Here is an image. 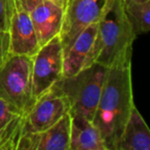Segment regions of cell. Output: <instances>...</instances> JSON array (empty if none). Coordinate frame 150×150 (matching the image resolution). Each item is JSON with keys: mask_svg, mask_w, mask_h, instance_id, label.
Listing matches in <instances>:
<instances>
[{"mask_svg": "<svg viewBox=\"0 0 150 150\" xmlns=\"http://www.w3.org/2000/svg\"><path fill=\"white\" fill-rule=\"evenodd\" d=\"M24 114L18 115L5 127L0 129V150H17L21 138Z\"/></svg>", "mask_w": 150, "mask_h": 150, "instance_id": "cell-15", "label": "cell"}, {"mask_svg": "<svg viewBox=\"0 0 150 150\" xmlns=\"http://www.w3.org/2000/svg\"><path fill=\"white\" fill-rule=\"evenodd\" d=\"M116 150H150V129L136 106L125 123Z\"/></svg>", "mask_w": 150, "mask_h": 150, "instance_id": "cell-13", "label": "cell"}, {"mask_svg": "<svg viewBox=\"0 0 150 150\" xmlns=\"http://www.w3.org/2000/svg\"><path fill=\"white\" fill-rule=\"evenodd\" d=\"M136 38L123 11L122 0H109L98 22L93 63H99L108 69L131 67L132 50Z\"/></svg>", "mask_w": 150, "mask_h": 150, "instance_id": "cell-2", "label": "cell"}, {"mask_svg": "<svg viewBox=\"0 0 150 150\" xmlns=\"http://www.w3.org/2000/svg\"><path fill=\"white\" fill-rule=\"evenodd\" d=\"M123 11L136 37L150 30V0H122Z\"/></svg>", "mask_w": 150, "mask_h": 150, "instance_id": "cell-14", "label": "cell"}, {"mask_svg": "<svg viewBox=\"0 0 150 150\" xmlns=\"http://www.w3.org/2000/svg\"><path fill=\"white\" fill-rule=\"evenodd\" d=\"M31 57L11 54L0 68V97L21 113L35 102L32 83Z\"/></svg>", "mask_w": 150, "mask_h": 150, "instance_id": "cell-4", "label": "cell"}, {"mask_svg": "<svg viewBox=\"0 0 150 150\" xmlns=\"http://www.w3.org/2000/svg\"><path fill=\"white\" fill-rule=\"evenodd\" d=\"M42 0H20V2L22 3L23 7L26 9L27 11H31L34 7H36Z\"/></svg>", "mask_w": 150, "mask_h": 150, "instance_id": "cell-19", "label": "cell"}, {"mask_svg": "<svg viewBox=\"0 0 150 150\" xmlns=\"http://www.w3.org/2000/svg\"><path fill=\"white\" fill-rule=\"evenodd\" d=\"M139 1H144V0H139Z\"/></svg>", "mask_w": 150, "mask_h": 150, "instance_id": "cell-21", "label": "cell"}, {"mask_svg": "<svg viewBox=\"0 0 150 150\" xmlns=\"http://www.w3.org/2000/svg\"><path fill=\"white\" fill-rule=\"evenodd\" d=\"M9 50V34L7 31L0 30V68L4 65L7 59L11 57Z\"/></svg>", "mask_w": 150, "mask_h": 150, "instance_id": "cell-18", "label": "cell"}, {"mask_svg": "<svg viewBox=\"0 0 150 150\" xmlns=\"http://www.w3.org/2000/svg\"><path fill=\"white\" fill-rule=\"evenodd\" d=\"M68 113V102L58 84L54 83L50 90L38 97L33 106L24 114L21 136L40 133Z\"/></svg>", "mask_w": 150, "mask_h": 150, "instance_id": "cell-5", "label": "cell"}, {"mask_svg": "<svg viewBox=\"0 0 150 150\" xmlns=\"http://www.w3.org/2000/svg\"><path fill=\"white\" fill-rule=\"evenodd\" d=\"M71 116L66 114L48 129L22 135L17 150H70Z\"/></svg>", "mask_w": 150, "mask_h": 150, "instance_id": "cell-9", "label": "cell"}, {"mask_svg": "<svg viewBox=\"0 0 150 150\" xmlns=\"http://www.w3.org/2000/svg\"><path fill=\"white\" fill-rule=\"evenodd\" d=\"M29 13L40 47L60 35L64 16L63 6L48 0H42Z\"/></svg>", "mask_w": 150, "mask_h": 150, "instance_id": "cell-11", "label": "cell"}, {"mask_svg": "<svg viewBox=\"0 0 150 150\" xmlns=\"http://www.w3.org/2000/svg\"><path fill=\"white\" fill-rule=\"evenodd\" d=\"M108 70L99 63H93L75 75L57 82L68 102L71 116L81 115L93 121Z\"/></svg>", "mask_w": 150, "mask_h": 150, "instance_id": "cell-3", "label": "cell"}, {"mask_svg": "<svg viewBox=\"0 0 150 150\" xmlns=\"http://www.w3.org/2000/svg\"><path fill=\"white\" fill-rule=\"evenodd\" d=\"M134 107L131 67L109 69L93 118L107 150H116Z\"/></svg>", "mask_w": 150, "mask_h": 150, "instance_id": "cell-1", "label": "cell"}, {"mask_svg": "<svg viewBox=\"0 0 150 150\" xmlns=\"http://www.w3.org/2000/svg\"><path fill=\"white\" fill-rule=\"evenodd\" d=\"M98 23L84 28L63 52V77L75 75L93 64V50L96 42Z\"/></svg>", "mask_w": 150, "mask_h": 150, "instance_id": "cell-10", "label": "cell"}, {"mask_svg": "<svg viewBox=\"0 0 150 150\" xmlns=\"http://www.w3.org/2000/svg\"><path fill=\"white\" fill-rule=\"evenodd\" d=\"M20 111H18L13 105L7 103L5 100H3L0 97V129L7 125L11 120H13L18 115H21ZM25 114V113H24Z\"/></svg>", "mask_w": 150, "mask_h": 150, "instance_id": "cell-16", "label": "cell"}, {"mask_svg": "<svg viewBox=\"0 0 150 150\" xmlns=\"http://www.w3.org/2000/svg\"><path fill=\"white\" fill-rule=\"evenodd\" d=\"M70 150L107 149L100 132L92 120L81 115H72L70 129Z\"/></svg>", "mask_w": 150, "mask_h": 150, "instance_id": "cell-12", "label": "cell"}, {"mask_svg": "<svg viewBox=\"0 0 150 150\" xmlns=\"http://www.w3.org/2000/svg\"><path fill=\"white\" fill-rule=\"evenodd\" d=\"M13 6V0H0V30H8Z\"/></svg>", "mask_w": 150, "mask_h": 150, "instance_id": "cell-17", "label": "cell"}, {"mask_svg": "<svg viewBox=\"0 0 150 150\" xmlns=\"http://www.w3.org/2000/svg\"><path fill=\"white\" fill-rule=\"evenodd\" d=\"M9 50L11 54H20L33 58L40 45L33 27L29 11L23 7L20 0H13L9 26Z\"/></svg>", "mask_w": 150, "mask_h": 150, "instance_id": "cell-8", "label": "cell"}, {"mask_svg": "<svg viewBox=\"0 0 150 150\" xmlns=\"http://www.w3.org/2000/svg\"><path fill=\"white\" fill-rule=\"evenodd\" d=\"M109 0H66L60 32L63 50H66L80 31L102 18Z\"/></svg>", "mask_w": 150, "mask_h": 150, "instance_id": "cell-7", "label": "cell"}, {"mask_svg": "<svg viewBox=\"0 0 150 150\" xmlns=\"http://www.w3.org/2000/svg\"><path fill=\"white\" fill-rule=\"evenodd\" d=\"M48 1H52V2L61 5V6H63V7H64L65 3H66V0H48Z\"/></svg>", "mask_w": 150, "mask_h": 150, "instance_id": "cell-20", "label": "cell"}, {"mask_svg": "<svg viewBox=\"0 0 150 150\" xmlns=\"http://www.w3.org/2000/svg\"><path fill=\"white\" fill-rule=\"evenodd\" d=\"M63 45L56 36L42 45L32 58V83L35 99L63 78Z\"/></svg>", "mask_w": 150, "mask_h": 150, "instance_id": "cell-6", "label": "cell"}]
</instances>
